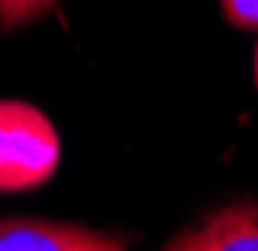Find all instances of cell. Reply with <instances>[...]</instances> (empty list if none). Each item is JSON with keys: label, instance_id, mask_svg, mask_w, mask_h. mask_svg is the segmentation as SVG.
Masks as SVG:
<instances>
[{"label": "cell", "instance_id": "obj_5", "mask_svg": "<svg viewBox=\"0 0 258 251\" xmlns=\"http://www.w3.org/2000/svg\"><path fill=\"white\" fill-rule=\"evenodd\" d=\"M220 11L234 28H255L258 32V0H220Z\"/></svg>", "mask_w": 258, "mask_h": 251}, {"label": "cell", "instance_id": "obj_6", "mask_svg": "<svg viewBox=\"0 0 258 251\" xmlns=\"http://www.w3.org/2000/svg\"><path fill=\"white\" fill-rule=\"evenodd\" d=\"M255 87H258V49H255Z\"/></svg>", "mask_w": 258, "mask_h": 251}, {"label": "cell", "instance_id": "obj_2", "mask_svg": "<svg viewBox=\"0 0 258 251\" xmlns=\"http://www.w3.org/2000/svg\"><path fill=\"white\" fill-rule=\"evenodd\" d=\"M126 237L74 220L7 216L0 220V251H122Z\"/></svg>", "mask_w": 258, "mask_h": 251}, {"label": "cell", "instance_id": "obj_4", "mask_svg": "<svg viewBox=\"0 0 258 251\" xmlns=\"http://www.w3.org/2000/svg\"><path fill=\"white\" fill-rule=\"evenodd\" d=\"M52 4H56V0H0V25H4V28L28 25L32 18H39Z\"/></svg>", "mask_w": 258, "mask_h": 251}, {"label": "cell", "instance_id": "obj_3", "mask_svg": "<svg viewBox=\"0 0 258 251\" xmlns=\"http://www.w3.org/2000/svg\"><path fill=\"white\" fill-rule=\"evenodd\" d=\"M168 251H258V203L237 199L174 234Z\"/></svg>", "mask_w": 258, "mask_h": 251}, {"label": "cell", "instance_id": "obj_1", "mask_svg": "<svg viewBox=\"0 0 258 251\" xmlns=\"http://www.w3.org/2000/svg\"><path fill=\"white\" fill-rule=\"evenodd\" d=\"M59 167V133L28 101H0V192L45 185Z\"/></svg>", "mask_w": 258, "mask_h": 251}]
</instances>
